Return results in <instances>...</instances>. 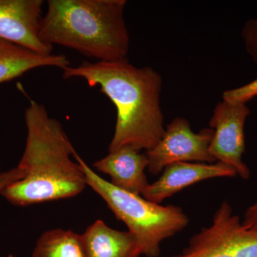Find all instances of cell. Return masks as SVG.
Here are the masks:
<instances>
[{
    "label": "cell",
    "mask_w": 257,
    "mask_h": 257,
    "mask_svg": "<svg viewBox=\"0 0 257 257\" xmlns=\"http://www.w3.org/2000/svg\"><path fill=\"white\" fill-rule=\"evenodd\" d=\"M126 5L125 0H48L40 39L97 62L127 60Z\"/></svg>",
    "instance_id": "obj_3"
},
{
    "label": "cell",
    "mask_w": 257,
    "mask_h": 257,
    "mask_svg": "<svg viewBox=\"0 0 257 257\" xmlns=\"http://www.w3.org/2000/svg\"><path fill=\"white\" fill-rule=\"evenodd\" d=\"M241 35L245 49L253 62L257 64V22L249 20L245 24Z\"/></svg>",
    "instance_id": "obj_16"
},
{
    "label": "cell",
    "mask_w": 257,
    "mask_h": 257,
    "mask_svg": "<svg viewBox=\"0 0 257 257\" xmlns=\"http://www.w3.org/2000/svg\"><path fill=\"white\" fill-rule=\"evenodd\" d=\"M199 233L232 257H257V229L243 226L228 202L221 204L211 226Z\"/></svg>",
    "instance_id": "obj_9"
},
{
    "label": "cell",
    "mask_w": 257,
    "mask_h": 257,
    "mask_svg": "<svg viewBox=\"0 0 257 257\" xmlns=\"http://www.w3.org/2000/svg\"><path fill=\"white\" fill-rule=\"evenodd\" d=\"M63 78H82L100 91L117 111L109 152L130 147L146 152L160 143L165 133L161 108L162 79L150 67H137L127 60L84 62L66 67Z\"/></svg>",
    "instance_id": "obj_1"
},
{
    "label": "cell",
    "mask_w": 257,
    "mask_h": 257,
    "mask_svg": "<svg viewBox=\"0 0 257 257\" xmlns=\"http://www.w3.org/2000/svg\"><path fill=\"white\" fill-rule=\"evenodd\" d=\"M27 140L18 167L25 177L1 195L20 207L76 197L87 187L86 177L72 157L75 150L62 124L35 100L25 110ZM75 160V159H74Z\"/></svg>",
    "instance_id": "obj_2"
},
{
    "label": "cell",
    "mask_w": 257,
    "mask_h": 257,
    "mask_svg": "<svg viewBox=\"0 0 257 257\" xmlns=\"http://www.w3.org/2000/svg\"><path fill=\"white\" fill-rule=\"evenodd\" d=\"M214 135V130L211 128L193 133L188 120L175 118L167 125L157 146L145 153L148 159L147 170L152 175H157L167 165L175 162L214 163L216 161L209 152Z\"/></svg>",
    "instance_id": "obj_5"
},
{
    "label": "cell",
    "mask_w": 257,
    "mask_h": 257,
    "mask_svg": "<svg viewBox=\"0 0 257 257\" xmlns=\"http://www.w3.org/2000/svg\"><path fill=\"white\" fill-rule=\"evenodd\" d=\"M25 177V172L18 167L12 170L0 172V194L7 187Z\"/></svg>",
    "instance_id": "obj_17"
},
{
    "label": "cell",
    "mask_w": 257,
    "mask_h": 257,
    "mask_svg": "<svg viewBox=\"0 0 257 257\" xmlns=\"http://www.w3.org/2000/svg\"><path fill=\"white\" fill-rule=\"evenodd\" d=\"M42 0H0V39L41 55L53 46L40 37Z\"/></svg>",
    "instance_id": "obj_7"
},
{
    "label": "cell",
    "mask_w": 257,
    "mask_h": 257,
    "mask_svg": "<svg viewBox=\"0 0 257 257\" xmlns=\"http://www.w3.org/2000/svg\"><path fill=\"white\" fill-rule=\"evenodd\" d=\"M170 257H232L214 243L208 241L200 233L191 238L187 247L182 253Z\"/></svg>",
    "instance_id": "obj_14"
},
{
    "label": "cell",
    "mask_w": 257,
    "mask_h": 257,
    "mask_svg": "<svg viewBox=\"0 0 257 257\" xmlns=\"http://www.w3.org/2000/svg\"><path fill=\"white\" fill-rule=\"evenodd\" d=\"M148 166L146 154L124 147L94 162L96 170L110 177V183L118 188L140 195L148 187L145 170Z\"/></svg>",
    "instance_id": "obj_10"
},
{
    "label": "cell",
    "mask_w": 257,
    "mask_h": 257,
    "mask_svg": "<svg viewBox=\"0 0 257 257\" xmlns=\"http://www.w3.org/2000/svg\"><path fill=\"white\" fill-rule=\"evenodd\" d=\"M250 110L246 104L219 101L209 126L214 130L209 152L216 162L231 166L241 179L247 180L250 170L243 162L245 152L244 125Z\"/></svg>",
    "instance_id": "obj_6"
},
{
    "label": "cell",
    "mask_w": 257,
    "mask_h": 257,
    "mask_svg": "<svg viewBox=\"0 0 257 257\" xmlns=\"http://www.w3.org/2000/svg\"><path fill=\"white\" fill-rule=\"evenodd\" d=\"M256 21L257 22V18L256 19Z\"/></svg>",
    "instance_id": "obj_19"
},
{
    "label": "cell",
    "mask_w": 257,
    "mask_h": 257,
    "mask_svg": "<svg viewBox=\"0 0 257 257\" xmlns=\"http://www.w3.org/2000/svg\"><path fill=\"white\" fill-rule=\"evenodd\" d=\"M74 158L81 165L88 187L107 204L116 219L127 226L138 240L142 255L159 257L160 245L187 227L188 216L177 206H162L112 185L96 175L75 151Z\"/></svg>",
    "instance_id": "obj_4"
},
{
    "label": "cell",
    "mask_w": 257,
    "mask_h": 257,
    "mask_svg": "<svg viewBox=\"0 0 257 257\" xmlns=\"http://www.w3.org/2000/svg\"><path fill=\"white\" fill-rule=\"evenodd\" d=\"M70 66L65 55H41L0 39V84L44 67L64 69Z\"/></svg>",
    "instance_id": "obj_12"
},
{
    "label": "cell",
    "mask_w": 257,
    "mask_h": 257,
    "mask_svg": "<svg viewBox=\"0 0 257 257\" xmlns=\"http://www.w3.org/2000/svg\"><path fill=\"white\" fill-rule=\"evenodd\" d=\"M87 257H139L138 240L130 231H119L96 220L81 235Z\"/></svg>",
    "instance_id": "obj_11"
},
{
    "label": "cell",
    "mask_w": 257,
    "mask_h": 257,
    "mask_svg": "<svg viewBox=\"0 0 257 257\" xmlns=\"http://www.w3.org/2000/svg\"><path fill=\"white\" fill-rule=\"evenodd\" d=\"M32 257H87L81 235L62 229L45 231L37 240Z\"/></svg>",
    "instance_id": "obj_13"
},
{
    "label": "cell",
    "mask_w": 257,
    "mask_h": 257,
    "mask_svg": "<svg viewBox=\"0 0 257 257\" xmlns=\"http://www.w3.org/2000/svg\"><path fill=\"white\" fill-rule=\"evenodd\" d=\"M236 176L237 174L233 167L221 162L211 164L175 162L167 165L160 178L149 184L142 195L150 202L160 204L167 198L197 182Z\"/></svg>",
    "instance_id": "obj_8"
},
{
    "label": "cell",
    "mask_w": 257,
    "mask_h": 257,
    "mask_svg": "<svg viewBox=\"0 0 257 257\" xmlns=\"http://www.w3.org/2000/svg\"><path fill=\"white\" fill-rule=\"evenodd\" d=\"M257 96V78L242 87L229 89L223 93V100L234 104H246Z\"/></svg>",
    "instance_id": "obj_15"
},
{
    "label": "cell",
    "mask_w": 257,
    "mask_h": 257,
    "mask_svg": "<svg viewBox=\"0 0 257 257\" xmlns=\"http://www.w3.org/2000/svg\"><path fill=\"white\" fill-rule=\"evenodd\" d=\"M241 224L246 228L257 229V201L245 211Z\"/></svg>",
    "instance_id": "obj_18"
}]
</instances>
